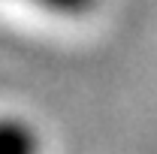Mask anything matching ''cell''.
<instances>
[{
	"label": "cell",
	"instance_id": "obj_2",
	"mask_svg": "<svg viewBox=\"0 0 157 154\" xmlns=\"http://www.w3.org/2000/svg\"><path fill=\"white\" fill-rule=\"evenodd\" d=\"M27 3H33L36 9H45V12H52V15L82 18V15H88V12L97 6L100 0H27Z\"/></svg>",
	"mask_w": 157,
	"mask_h": 154
},
{
	"label": "cell",
	"instance_id": "obj_1",
	"mask_svg": "<svg viewBox=\"0 0 157 154\" xmlns=\"http://www.w3.org/2000/svg\"><path fill=\"white\" fill-rule=\"evenodd\" d=\"M0 154H42L39 133L21 118H0Z\"/></svg>",
	"mask_w": 157,
	"mask_h": 154
}]
</instances>
